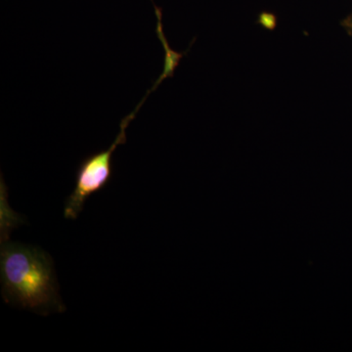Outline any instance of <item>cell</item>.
Segmentation results:
<instances>
[{
    "label": "cell",
    "instance_id": "obj_1",
    "mask_svg": "<svg viewBox=\"0 0 352 352\" xmlns=\"http://www.w3.org/2000/svg\"><path fill=\"white\" fill-rule=\"evenodd\" d=\"M2 296L7 303L48 315L64 312L54 263L39 248L8 242L1 247Z\"/></svg>",
    "mask_w": 352,
    "mask_h": 352
},
{
    "label": "cell",
    "instance_id": "obj_2",
    "mask_svg": "<svg viewBox=\"0 0 352 352\" xmlns=\"http://www.w3.org/2000/svg\"><path fill=\"white\" fill-rule=\"evenodd\" d=\"M147 97H144L143 101ZM126 116L120 122V131L117 138L107 150L90 155L80 162L76 170V187L73 193L68 197L64 208V217L67 219H76L85 208V201L92 194L100 191L110 182L113 175L112 156L118 146L126 142V129L135 117L136 113L142 106Z\"/></svg>",
    "mask_w": 352,
    "mask_h": 352
},
{
    "label": "cell",
    "instance_id": "obj_3",
    "mask_svg": "<svg viewBox=\"0 0 352 352\" xmlns=\"http://www.w3.org/2000/svg\"><path fill=\"white\" fill-rule=\"evenodd\" d=\"M342 25H344V27L346 28L349 32L352 34V14L351 15H349L344 22H342Z\"/></svg>",
    "mask_w": 352,
    "mask_h": 352
}]
</instances>
